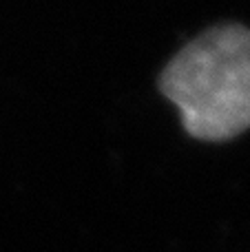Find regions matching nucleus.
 Here are the masks:
<instances>
[{
	"label": "nucleus",
	"instance_id": "obj_1",
	"mask_svg": "<svg viewBox=\"0 0 250 252\" xmlns=\"http://www.w3.org/2000/svg\"><path fill=\"white\" fill-rule=\"evenodd\" d=\"M188 135L226 142L250 128V29L217 25L190 40L159 75Z\"/></svg>",
	"mask_w": 250,
	"mask_h": 252
}]
</instances>
